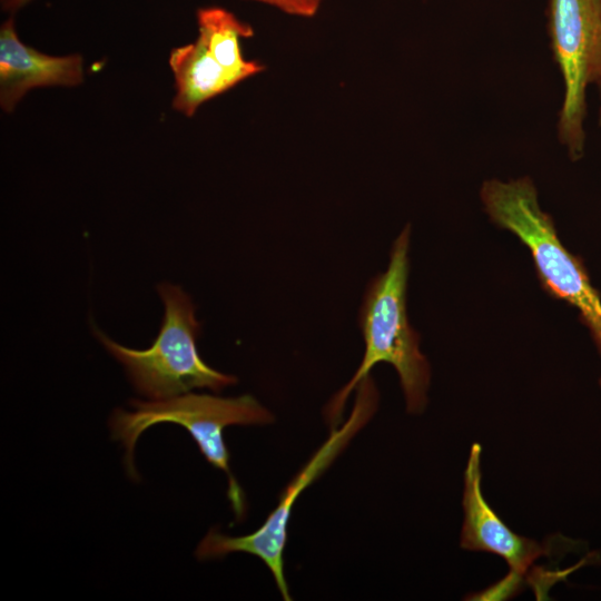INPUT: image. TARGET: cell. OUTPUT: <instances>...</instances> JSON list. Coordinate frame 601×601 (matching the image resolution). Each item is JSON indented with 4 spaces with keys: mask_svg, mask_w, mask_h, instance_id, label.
<instances>
[{
    "mask_svg": "<svg viewBox=\"0 0 601 601\" xmlns=\"http://www.w3.org/2000/svg\"><path fill=\"white\" fill-rule=\"evenodd\" d=\"M410 233L407 225L392 246L387 269L375 276L364 293L358 321L365 353L355 374L326 406L325 417L333 427L339 423L352 391L378 363L396 370L410 413H421L426 406L430 365L406 311Z\"/></svg>",
    "mask_w": 601,
    "mask_h": 601,
    "instance_id": "1",
    "label": "cell"
},
{
    "mask_svg": "<svg viewBox=\"0 0 601 601\" xmlns=\"http://www.w3.org/2000/svg\"><path fill=\"white\" fill-rule=\"evenodd\" d=\"M480 198L490 219L513 233L531 252L543 289L575 307L601 355V297L582 259L558 237L552 217L543 211L530 177L485 180Z\"/></svg>",
    "mask_w": 601,
    "mask_h": 601,
    "instance_id": "2",
    "label": "cell"
},
{
    "mask_svg": "<svg viewBox=\"0 0 601 601\" xmlns=\"http://www.w3.org/2000/svg\"><path fill=\"white\" fill-rule=\"evenodd\" d=\"M134 411L116 410L110 418L112 439L125 450V464L137 477L134 465L135 445L144 431L159 423H176L185 427L205 459L228 477V499L236 518L245 513L242 487L229 467V452L223 431L229 425H262L274 415L252 395L219 397L209 394L185 393L165 400L130 402Z\"/></svg>",
    "mask_w": 601,
    "mask_h": 601,
    "instance_id": "3",
    "label": "cell"
},
{
    "mask_svg": "<svg viewBox=\"0 0 601 601\" xmlns=\"http://www.w3.org/2000/svg\"><path fill=\"white\" fill-rule=\"evenodd\" d=\"M165 305L159 334L147 349L125 347L96 331L107 351L117 358L136 390L150 400H165L194 388L219 392L237 378L207 365L196 347L200 324L190 297L169 283L158 286Z\"/></svg>",
    "mask_w": 601,
    "mask_h": 601,
    "instance_id": "4",
    "label": "cell"
},
{
    "mask_svg": "<svg viewBox=\"0 0 601 601\" xmlns=\"http://www.w3.org/2000/svg\"><path fill=\"white\" fill-rule=\"evenodd\" d=\"M356 387L354 407L345 423L332 428L328 439L284 489L278 504L265 522L255 532L242 536L225 535L211 529L196 549L195 554L199 560L223 558L234 552L256 555L269 569L283 599L292 600L284 573V549L293 506L303 491L332 464L377 410L378 391L371 375H366Z\"/></svg>",
    "mask_w": 601,
    "mask_h": 601,
    "instance_id": "5",
    "label": "cell"
},
{
    "mask_svg": "<svg viewBox=\"0 0 601 601\" xmlns=\"http://www.w3.org/2000/svg\"><path fill=\"white\" fill-rule=\"evenodd\" d=\"M550 48L563 80L556 122L559 142L572 161L585 149L587 92L601 82V0H549Z\"/></svg>",
    "mask_w": 601,
    "mask_h": 601,
    "instance_id": "6",
    "label": "cell"
},
{
    "mask_svg": "<svg viewBox=\"0 0 601 601\" xmlns=\"http://www.w3.org/2000/svg\"><path fill=\"white\" fill-rule=\"evenodd\" d=\"M481 452V445L474 443L464 472L461 548L496 554L509 564L514 577H520L544 554V549L538 542L513 532L484 499Z\"/></svg>",
    "mask_w": 601,
    "mask_h": 601,
    "instance_id": "7",
    "label": "cell"
},
{
    "mask_svg": "<svg viewBox=\"0 0 601 601\" xmlns=\"http://www.w3.org/2000/svg\"><path fill=\"white\" fill-rule=\"evenodd\" d=\"M83 81V60L78 53L49 56L23 43L13 19L0 29V105L11 112L33 88L75 87Z\"/></svg>",
    "mask_w": 601,
    "mask_h": 601,
    "instance_id": "8",
    "label": "cell"
},
{
    "mask_svg": "<svg viewBox=\"0 0 601 601\" xmlns=\"http://www.w3.org/2000/svg\"><path fill=\"white\" fill-rule=\"evenodd\" d=\"M176 95L173 108L193 117L207 100L221 95L240 81L211 56L204 41L197 39L170 51Z\"/></svg>",
    "mask_w": 601,
    "mask_h": 601,
    "instance_id": "9",
    "label": "cell"
},
{
    "mask_svg": "<svg viewBox=\"0 0 601 601\" xmlns=\"http://www.w3.org/2000/svg\"><path fill=\"white\" fill-rule=\"evenodd\" d=\"M198 37L211 56L239 81L262 72L265 67L258 61L246 60L240 40L254 35L253 28L231 12L209 7L197 12Z\"/></svg>",
    "mask_w": 601,
    "mask_h": 601,
    "instance_id": "10",
    "label": "cell"
},
{
    "mask_svg": "<svg viewBox=\"0 0 601 601\" xmlns=\"http://www.w3.org/2000/svg\"><path fill=\"white\" fill-rule=\"evenodd\" d=\"M273 6L285 13L298 17L314 16L323 0H254Z\"/></svg>",
    "mask_w": 601,
    "mask_h": 601,
    "instance_id": "11",
    "label": "cell"
},
{
    "mask_svg": "<svg viewBox=\"0 0 601 601\" xmlns=\"http://www.w3.org/2000/svg\"><path fill=\"white\" fill-rule=\"evenodd\" d=\"M31 0H1L2 8L7 11H16Z\"/></svg>",
    "mask_w": 601,
    "mask_h": 601,
    "instance_id": "12",
    "label": "cell"
},
{
    "mask_svg": "<svg viewBox=\"0 0 601 601\" xmlns=\"http://www.w3.org/2000/svg\"><path fill=\"white\" fill-rule=\"evenodd\" d=\"M599 99H600V102H599V108H598V125L601 127V82L599 83Z\"/></svg>",
    "mask_w": 601,
    "mask_h": 601,
    "instance_id": "13",
    "label": "cell"
},
{
    "mask_svg": "<svg viewBox=\"0 0 601 601\" xmlns=\"http://www.w3.org/2000/svg\"><path fill=\"white\" fill-rule=\"evenodd\" d=\"M599 384H600V386H601V377H600Z\"/></svg>",
    "mask_w": 601,
    "mask_h": 601,
    "instance_id": "14",
    "label": "cell"
}]
</instances>
